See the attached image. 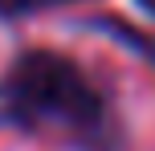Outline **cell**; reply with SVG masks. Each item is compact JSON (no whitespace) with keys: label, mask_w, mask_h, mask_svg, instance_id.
Wrapping results in <instances>:
<instances>
[{"label":"cell","mask_w":155,"mask_h":151,"mask_svg":"<svg viewBox=\"0 0 155 151\" xmlns=\"http://www.w3.org/2000/svg\"><path fill=\"white\" fill-rule=\"evenodd\" d=\"M57 4H74V0H0L4 12H33V8H57Z\"/></svg>","instance_id":"2"},{"label":"cell","mask_w":155,"mask_h":151,"mask_svg":"<svg viewBox=\"0 0 155 151\" xmlns=\"http://www.w3.org/2000/svg\"><path fill=\"white\" fill-rule=\"evenodd\" d=\"M102 102L86 78L61 53L29 49L0 82V119L4 123H65V127H90L98 123Z\"/></svg>","instance_id":"1"},{"label":"cell","mask_w":155,"mask_h":151,"mask_svg":"<svg viewBox=\"0 0 155 151\" xmlns=\"http://www.w3.org/2000/svg\"><path fill=\"white\" fill-rule=\"evenodd\" d=\"M139 4H143V8H147V12L155 16V0H139Z\"/></svg>","instance_id":"3"}]
</instances>
